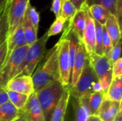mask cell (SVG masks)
I'll use <instances>...</instances> for the list:
<instances>
[{
    "instance_id": "15",
    "label": "cell",
    "mask_w": 122,
    "mask_h": 121,
    "mask_svg": "<svg viewBox=\"0 0 122 121\" xmlns=\"http://www.w3.org/2000/svg\"><path fill=\"white\" fill-rule=\"evenodd\" d=\"M66 25L77 36L81 41L86 27V15L83 9L77 10L71 19L66 22Z\"/></svg>"
},
{
    "instance_id": "17",
    "label": "cell",
    "mask_w": 122,
    "mask_h": 121,
    "mask_svg": "<svg viewBox=\"0 0 122 121\" xmlns=\"http://www.w3.org/2000/svg\"><path fill=\"white\" fill-rule=\"evenodd\" d=\"M70 100V94L69 89L65 88L58 104L56 105L52 115L50 121H64L65 115L66 113L68 104Z\"/></svg>"
},
{
    "instance_id": "2",
    "label": "cell",
    "mask_w": 122,
    "mask_h": 121,
    "mask_svg": "<svg viewBox=\"0 0 122 121\" xmlns=\"http://www.w3.org/2000/svg\"><path fill=\"white\" fill-rule=\"evenodd\" d=\"M67 88L69 89L70 96L76 98L86 97L94 92L102 93V86L92 68L89 57L86 58L82 72L75 86Z\"/></svg>"
},
{
    "instance_id": "34",
    "label": "cell",
    "mask_w": 122,
    "mask_h": 121,
    "mask_svg": "<svg viewBox=\"0 0 122 121\" xmlns=\"http://www.w3.org/2000/svg\"><path fill=\"white\" fill-rule=\"evenodd\" d=\"M61 4H62L61 0H53L52 1L51 11L54 14V15L56 16V18L61 16Z\"/></svg>"
},
{
    "instance_id": "41",
    "label": "cell",
    "mask_w": 122,
    "mask_h": 121,
    "mask_svg": "<svg viewBox=\"0 0 122 121\" xmlns=\"http://www.w3.org/2000/svg\"><path fill=\"white\" fill-rule=\"evenodd\" d=\"M113 121H122V111H119V113L117 114V116Z\"/></svg>"
},
{
    "instance_id": "8",
    "label": "cell",
    "mask_w": 122,
    "mask_h": 121,
    "mask_svg": "<svg viewBox=\"0 0 122 121\" xmlns=\"http://www.w3.org/2000/svg\"><path fill=\"white\" fill-rule=\"evenodd\" d=\"M29 0H11L8 4L9 35L22 22Z\"/></svg>"
},
{
    "instance_id": "26",
    "label": "cell",
    "mask_w": 122,
    "mask_h": 121,
    "mask_svg": "<svg viewBox=\"0 0 122 121\" xmlns=\"http://www.w3.org/2000/svg\"><path fill=\"white\" fill-rule=\"evenodd\" d=\"M9 36L8 4H6L1 18L0 19V46L7 39Z\"/></svg>"
},
{
    "instance_id": "6",
    "label": "cell",
    "mask_w": 122,
    "mask_h": 121,
    "mask_svg": "<svg viewBox=\"0 0 122 121\" xmlns=\"http://www.w3.org/2000/svg\"><path fill=\"white\" fill-rule=\"evenodd\" d=\"M92 68L98 78L104 95L107 93L112 81V64L106 56L94 54L89 57Z\"/></svg>"
},
{
    "instance_id": "30",
    "label": "cell",
    "mask_w": 122,
    "mask_h": 121,
    "mask_svg": "<svg viewBox=\"0 0 122 121\" xmlns=\"http://www.w3.org/2000/svg\"><path fill=\"white\" fill-rule=\"evenodd\" d=\"M26 12H27L28 16H29V19L30 21L31 22L34 29L36 30V31L38 32L39 26V21H40L39 12L36 11V9L34 6H32L31 5L30 3L29 4L28 7L26 9Z\"/></svg>"
},
{
    "instance_id": "44",
    "label": "cell",
    "mask_w": 122,
    "mask_h": 121,
    "mask_svg": "<svg viewBox=\"0 0 122 121\" xmlns=\"http://www.w3.org/2000/svg\"><path fill=\"white\" fill-rule=\"evenodd\" d=\"M10 1H11V0H8V3H7V4H9V3L10 2Z\"/></svg>"
},
{
    "instance_id": "23",
    "label": "cell",
    "mask_w": 122,
    "mask_h": 121,
    "mask_svg": "<svg viewBox=\"0 0 122 121\" xmlns=\"http://www.w3.org/2000/svg\"><path fill=\"white\" fill-rule=\"evenodd\" d=\"M18 116V110L9 101L0 106V121H13Z\"/></svg>"
},
{
    "instance_id": "7",
    "label": "cell",
    "mask_w": 122,
    "mask_h": 121,
    "mask_svg": "<svg viewBox=\"0 0 122 121\" xmlns=\"http://www.w3.org/2000/svg\"><path fill=\"white\" fill-rule=\"evenodd\" d=\"M59 47L58 53V63L59 71V81L64 87H69L71 81V66L69 53V41L66 36L63 34L59 40Z\"/></svg>"
},
{
    "instance_id": "43",
    "label": "cell",
    "mask_w": 122,
    "mask_h": 121,
    "mask_svg": "<svg viewBox=\"0 0 122 121\" xmlns=\"http://www.w3.org/2000/svg\"><path fill=\"white\" fill-rule=\"evenodd\" d=\"M5 7H6V6H5ZM5 7H4V8H2V9H0V19L1 18V16H2V15H3V13H4V11Z\"/></svg>"
},
{
    "instance_id": "24",
    "label": "cell",
    "mask_w": 122,
    "mask_h": 121,
    "mask_svg": "<svg viewBox=\"0 0 122 121\" xmlns=\"http://www.w3.org/2000/svg\"><path fill=\"white\" fill-rule=\"evenodd\" d=\"M6 92H7L9 101L18 111L21 110L24 107L29 97L26 95L19 93L11 91H6Z\"/></svg>"
},
{
    "instance_id": "12",
    "label": "cell",
    "mask_w": 122,
    "mask_h": 121,
    "mask_svg": "<svg viewBox=\"0 0 122 121\" xmlns=\"http://www.w3.org/2000/svg\"><path fill=\"white\" fill-rule=\"evenodd\" d=\"M88 57H89V56L88 53H86V49H85L81 41H79L78 46H77L76 53L74 65H73V68H72V73H71L70 84H69V87H67V88H72L75 86V84L76 83V82L82 72L86 60Z\"/></svg>"
},
{
    "instance_id": "22",
    "label": "cell",
    "mask_w": 122,
    "mask_h": 121,
    "mask_svg": "<svg viewBox=\"0 0 122 121\" xmlns=\"http://www.w3.org/2000/svg\"><path fill=\"white\" fill-rule=\"evenodd\" d=\"M88 8L92 18L102 26L106 24L109 16L111 15L106 9L99 5H93Z\"/></svg>"
},
{
    "instance_id": "4",
    "label": "cell",
    "mask_w": 122,
    "mask_h": 121,
    "mask_svg": "<svg viewBox=\"0 0 122 121\" xmlns=\"http://www.w3.org/2000/svg\"><path fill=\"white\" fill-rule=\"evenodd\" d=\"M29 46L25 45L15 49L0 70V86L5 88L6 83L13 78L19 76L23 68V64Z\"/></svg>"
},
{
    "instance_id": "36",
    "label": "cell",
    "mask_w": 122,
    "mask_h": 121,
    "mask_svg": "<svg viewBox=\"0 0 122 121\" xmlns=\"http://www.w3.org/2000/svg\"><path fill=\"white\" fill-rule=\"evenodd\" d=\"M122 0H117V19L119 24L122 26Z\"/></svg>"
},
{
    "instance_id": "40",
    "label": "cell",
    "mask_w": 122,
    "mask_h": 121,
    "mask_svg": "<svg viewBox=\"0 0 122 121\" xmlns=\"http://www.w3.org/2000/svg\"><path fill=\"white\" fill-rule=\"evenodd\" d=\"M86 121H102L97 116H89Z\"/></svg>"
},
{
    "instance_id": "20",
    "label": "cell",
    "mask_w": 122,
    "mask_h": 121,
    "mask_svg": "<svg viewBox=\"0 0 122 121\" xmlns=\"http://www.w3.org/2000/svg\"><path fill=\"white\" fill-rule=\"evenodd\" d=\"M22 29L23 33L25 37L26 44L28 46L34 43L37 39V31L34 29L31 22L30 21L26 10L24 13L23 19H22Z\"/></svg>"
},
{
    "instance_id": "37",
    "label": "cell",
    "mask_w": 122,
    "mask_h": 121,
    "mask_svg": "<svg viewBox=\"0 0 122 121\" xmlns=\"http://www.w3.org/2000/svg\"><path fill=\"white\" fill-rule=\"evenodd\" d=\"M7 101H9V98L6 90L5 88L0 86V106Z\"/></svg>"
},
{
    "instance_id": "31",
    "label": "cell",
    "mask_w": 122,
    "mask_h": 121,
    "mask_svg": "<svg viewBox=\"0 0 122 121\" xmlns=\"http://www.w3.org/2000/svg\"><path fill=\"white\" fill-rule=\"evenodd\" d=\"M102 45H103L104 56H107L114 46L104 26H103V31H102Z\"/></svg>"
},
{
    "instance_id": "21",
    "label": "cell",
    "mask_w": 122,
    "mask_h": 121,
    "mask_svg": "<svg viewBox=\"0 0 122 121\" xmlns=\"http://www.w3.org/2000/svg\"><path fill=\"white\" fill-rule=\"evenodd\" d=\"M85 98L90 116H97L104 99V93L102 92H94Z\"/></svg>"
},
{
    "instance_id": "32",
    "label": "cell",
    "mask_w": 122,
    "mask_h": 121,
    "mask_svg": "<svg viewBox=\"0 0 122 121\" xmlns=\"http://www.w3.org/2000/svg\"><path fill=\"white\" fill-rule=\"evenodd\" d=\"M121 52H122V40L119 41V42L112 48V51L107 56L112 64L115 63L119 58H121Z\"/></svg>"
},
{
    "instance_id": "3",
    "label": "cell",
    "mask_w": 122,
    "mask_h": 121,
    "mask_svg": "<svg viewBox=\"0 0 122 121\" xmlns=\"http://www.w3.org/2000/svg\"><path fill=\"white\" fill-rule=\"evenodd\" d=\"M59 81H54L36 93L45 121H50L65 88Z\"/></svg>"
},
{
    "instance_id": "28",
    "label": "cell",
    "mask_w": 122,
    "mask_h": 121,
    "mask_svg": "<svg viewBox=\"0 0 122 121\" xmlns=\"http://www.w3.org/2000/svg\"><path fill=\"white\" fill-rule=\"evenodd\" d=\"M66 22V20L61 16H59L56 18L55 21L52 23L50 28L46 31L48 36L50 37L52 36H55V35L59 34L61 31H63Z\"/></svg>"
},
{
    "instance_id": "38",
    "label": "cell",
    "mask_w": 122,
    "mask_h": 121,
    "mask_svg": "<svg viewBox=\"0 0 122 121\" xmlns=\"http://www.w3.org/2000/svg\"><path fill=\"white\" fill-rule=\"evenodd\" d=\"M71 3L74 5L76 10H79L81 9L82 6L85 4L86 0H69Z\"/></svg>"
},
{
    "instance_id": "42",
    "label": "cell",
    "mask_w": 122,
    "mask_h": 121,
    "mask_svg": "<svg viewBox=\"0 0 122 121\" xmlns=\"http://www.w3.org/2000/svg\"><path fill=\"white\" fill-rule=\"evenodd\" d=\"M8 3V0H0V9L5 7Z\"/></svg>"
},
{
    "instance_id": "16",
    "label": "cell",
    "mask_w": 122,
    "mask_h": 121,
    "mask_svg": "<svg viewBox=\"0 0 122 121\" xmlns=\"http://www.w3.org/2000/svg\"><path fill=\"white\" fill-rule=\"evenodd\" d=\"M72 100L73 106V121H86L90 114L86 103V98H76L70 96Z\"/></svg>"
},
{
    "instance_id": "25",
    "label": "cell",
    "mask_w": 122,
    "mask_h": 121,
    "mask_svg": "<svg viewBox=\"0 0 122 121\" xmlns=\"http://www.w3.org/2000/svg\"><path fill=\"white\" fill-rule=\"evenodd\" d=\"M85 4L88 7L93 5L102 6L117 17V0H86Z\"/></svg>"
},
{
    "instance_id": "10",
    "label": "cell",
    "mask_w": 122,
    "mask_h": 121,
    "mask_svg": "<svg viewBox=\"0 0 122 121\" xmlns=\"http://www.w3.org/2000/svg\"><path fill=\"white\" fill-rule=\"evenodd\" d=\"M6 91H11L28 96L34 93L31 76L19 75L11 79L6 85Z\"/></svg>"
},
{
    "instance_id": "19",
    "label": "cell",
    "mask_w": 122,
    "mask_h": 121,
    "mask_svg": "<svg viewBox=\"0 0 122 121\" xmlns=\"http://www.w3.org/2000/svg\"><path fill=\"white\" fill-rule=\"evenodd\" d=\"M104 98L112 101H122V76L112 78L107 93L104 95Z\"/></svg>"
},
{
    "instance_id": "9",
    "label": "cell",
    "mask_w": 122,
    "mask_h": 121,
    "mask_svg": "<svg viewBox=\"0 0 122 121\" xmlns=\"http://www.w3.org/2000/svg\"><path fill=\"white\" fill-rule=\"evenodd\" d=\"M81 9H84L86 15V27L84 29L81 42L89 56L91 57L95 51V24L94 20L90 14L88 6L84 4Z\"/></svg>"
},
{
    "instance_id": "45",
    "label": "cell",
    "mask_w": 122,
    "mask_h": 121,
    "mask_svg": "<svg viewBox=\"0 0 122 121\" xmlns=\"http://www.w3.org/2000/svg\"><path fill=\"white\" fill-rule=\"evenodd\" d=\"M66 1V0H61V1Z\"/></svg>"
},
{
    "instance_id": "18",
    "label": "cell",
    "mask_w": 122,
    "mask_h": 121,
    "mask_svg": "<svg viewBox=\"0 0 122 121\" xmlns=\"http://www.w3.org/2000/svg\"><path fill=\"white\" fill-rule=\"evenodd\" d=\"M104 26L112 40L113 46H114L119 42V41L121 40L122 38L121 26L119 24L117 17L111 14Z\"/></svg>"
},
{
    "instance_id": "14",
    "label": "cell",
    "mask_w": 122,
    "mask_h": 121,
    "mask_svg": "<svg viewBox=\"0 0 122 121\" xmlns=\"http://www.w3.org/2000/svg\"><path fill=\"white\" fill-rule=\"evenodd\" d=\"M22 23V22H21ZM21 23L14 29V31L8 36L6 39L7 42V53L5 62L7 61L9 57L10 56L11 53L16 48L21 47L23 46L27 45L25 37L23 33L22 29V24ZM4 62V63H5Z\"/></svg>"
},
{
    "instance_id": "27",
    "label": "cell",
    "mask_w": 122,
    "mask_h": 121,
    "mask_svg": "<svg viewBox=\"0 0 122 121\" xmlns=\"http://www.w3.org/2000/svg\"><path fill=\"white\" fill-rule=\"evenodd\" d=\"M95 24V51L94 54L98 56H104L102 45V31L103 26L94 20Z\"/></svg>"
},
{
    "instance_id": "5",
    "label": "cell",
    "mask_w": 122,
    "mask_h": 121,
    "mask_svg": "<svg viewBox=\"0 0 122 121\" xmlns=\"http://www.w3.org/2000/svg\"><path fill=\"white\" fill-rule=\"evenodd\" d=\"M49 39L47 32H46L41 37L37 39L34 43L29 46L24 61L23 68L19 75L32 76L36 66L46 51V45Z\"/></svg>"
},
{
    "instance_id": "35",
    "label": "cell",
    "mask_w": 122,
    "mask_h": 121,
    "mask_svg": "<svg viewBox=\"0 0 122 121\" xmlns=\"http://www.w3.org/2000/svg\"><path fill=\"white\" fill-rule=\"evenodd\" d=\"M7 53V42L6 41L0 46V70L3 67Z\"/></svg>"
},
{
    "instance_id": "39",
    "label": "cell",
    "mask_w": 122,
    "mask_h": 121,
    "mask_svg": "<svg viewBox=\"0 0 122 121\" xmlns=\"http://www.w3.org/2000/svg\"><path fill=\"white\" fill-rule=\"evenodd\" d=\"M13 121H27L26 119V118L24 117V116L18 111V116H16V118Z\"/></svg>"
},
{
    "instance_id": "11",
    "label": "cell",
    "mask_w": 122,
    "mask_h": 121,
    "mask_svg": "<svg viewBox=\"0 0 122 121\" xmlns=\"http://www.w3.org/2000/svg\"><path fill=\"white\" fill-rule=\"evenodd\" d=\"M19 111L24 116L27 121H45L36 93L29 96L24 107Z\"/></svg>"
},
{
    "instance_id": "33",
    "label": "cell",
    "mask_w": 122,
    "mask_h": 121,
    "mask_svg": "<svg viewBox=\"0 0 122 121\" xmlns=\"http://www.w3.org/2000/svg\"><path fill=\"white\" fill-rule=\"evenodd\" d=\"M122 76V58H119L112 64V78Z\"/></svg>"
},
{
    "instance_id": "29",
    "label": "cell",
    "mask_w": 122,
    "mask_h": 121,
    "mask_svg": "<svg viewBox=\"0 0 122 121\" xmlns=\"http://www.w3.org/2000/svg\"><path fill=\"white\" fill-rule=\"evenodd\" d=\"M76 11L77 10L75 9V7L69 0L62 1L61 16L65 19L66 21H69L71 19V18L74 16Z\"/></svg>"
},
{
    "instance_id": "1",
    "label": "cell",
    "mask_w": 122,
    "mask_h": 121,
    "mask_svg": "<svg viewBox=\"0 0 122 121\" xmlns=\"http://www.w3.org/2000/svg\"><path fill=\"white\" fill-rule=\"evenodd\" d=\"M59 44L57 42L51 48L46 50L44 56L34 71L31 78L34 93H37L54 81H59Z\"/></svg>"
},
{
    "instance_id": "13",
    "label": "cell",
    "mask_w": 122,
    "mask_h": 121,
    "mask_svg": "<svg viewBox=\"0 0 122 121\" xmlns=\"http://www.w3.org/2000/svg\"><path fill=\"white\" fill-rule=\"evenodd\" d=\"M121 111L122 101H112L104 98L97 116L102 121H113Z\"/></svg>"
}]
</instances>
